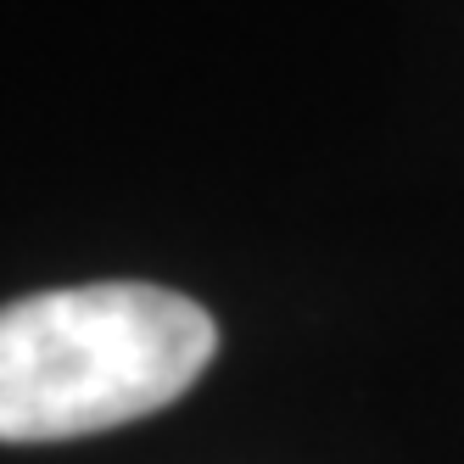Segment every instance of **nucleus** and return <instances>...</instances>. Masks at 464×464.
I'll list each match as a JSON object with an SVG mask.
<instances>
[{"label":"nucleus","mask_w":464,"mask_h":464,"mask_svg":"<svg viewBox=\"0 0 464 464\" xmlns=\"http://www.w3.org/2000/svg\"><path fill=\"white\" fill-rule=\"evenodd\" d=\"M218 353L202 303L146 285H62L0 308V442H68L169 409Z\"/></svg>","instance_id":"1"}]
</instances>
